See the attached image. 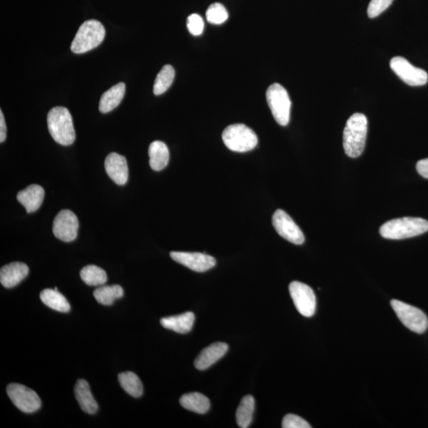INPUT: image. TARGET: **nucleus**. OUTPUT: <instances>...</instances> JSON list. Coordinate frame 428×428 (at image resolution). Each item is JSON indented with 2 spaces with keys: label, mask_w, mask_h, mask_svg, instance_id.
I'll return each mask as SVG.
<instances>
[{
  "label": "nucleus",
  "mask_w": 428,
  "mask_h": 428,
  "mask_svg": "<svg viewBox=\"0 0 428 428\" xmlns=\"http://www.w3.org/2000/svg\"><path fill=\"white\" fill-rule=\"evenodd\" d=\"M394 0H371L367 9V14L371 19L379 16L389 8Z\"/></svg>",
  "instance_id": "obj_30"
},
{
  "label": "nucleus",
  "mask_w": 428,
  "mask_h": 428,
  "mask_svg": "<svg viewBox=\"0 0 428 428\" xmlns=\"http://www.w3.org/2000/svg\"><path fill=\"white\" fill-rule=\"evenodd\" d=\"M75 396L82 410L86 413L96 414L98 411V404L94 398L89 384L84 379L78 381L75 385Z\"/></svg>",
  "instance_id": "obj_18"
},
{
  "label": "nucleus",
  "mask_w": 428,
  "mask_h": 428,
  "mask_svg": "<svg viewBox=\"0 0 428 428\" xmlns=\"http://www.w3.org/2000/svg\"><path fill=\"white\" fill-rule=\"evenodd\" d=\"M391 307L399 320L409 330L418 334H423L427 331L428 319L423 311L398 300H392Z\"/></svg>",
  "instance_id": "obj_7"
},
{
  "label": "nucleus",
  "mask_w": 428,
  "mask_h": 428,
  "mask_svg": "<svg viewBox=\"0 0 428 428\" xmlns=\"http://www.w3.org/2000/svg\"><path fill=\"white\" fill-rule=\"evenodd\" d=\"M195 320V314L192 312H186L178 316L162 318L161 324L167 330L180 334H185L191 331Z\"/></svg>",
  "instance_id": "obj_19"
},
{
  "label": "nucleus",
  "mask_w": 428,
  "mask_h": 428,
  "mask_svg": "<svg viewBox=\"0 0 428 428\" xmlns=\"http://www.w3.org/2000/svg\"><path fill=\"white\" fill-rule=\"evenodd\" d=\"M105 27L95 20L83 23L76 33L71 45V50L75 54H84L101 45L105 38Z\"/></svg>",
  "instance_id": "obj_4"
},
{
  "label": "nucleus",
  "mask_w": 428,
  "mask_h": 428,
  "mask_svg": "<svg viewBox=\"0 0 428 428\" xmlns=\"http://www.w3.org/2000/svg\"><path fill=\"white\" fill-rule=\"evenodd\" d=\"M186 26L190 33L195 36L201 35L204 31V21L198 14H192L187 17Z\"/></svg>",
  "instance_id": "obj_31"
},
{
  "label": "nucleus",
  "mask_w": 428,
  "mask_h": 428,
  "mask_svg": "<svg viewBox=\"0 0 428 428\" xmlns=\"http://www.w3.org/2000/svg\"><path fill=\"white\" fill-rule=\"evenodd\" d=\"M7 138V126L2 110H0V142L3 143Z\"/></svg>",
  "instance_id": "obj_34"
},
{
  "label": "nucleus",
  "mask_w": 428,
  "mask_h": 428,
  "mask_svg": "<svg viewBox=\"0 0 428 428\" xmlns=\"http://www.w3.org/2000/svg\"><path fill=\"white\" fill-rule=\"evenodd\" d=\"M47 124L56 142L64 146L74 143L75 133L73 117L67 108L57 107L51 109L47 116Z\"/></svg>",
  "instance_id": "obj_2"
},
{
  "label": "nucleus",
  "mask_w": 428,
  "mask_h": 428,
  "mask_svg": "<svg viewBox=\"0 0 428 428\" xmlns=\"http://www.w3.org/2000/svg\"><path fill=\"white\" fill-rule=\"evenodd\" d=\"M119 381L121 388L128 394L135 398L142 397L143 394V385L136 374L131 371L121 373L119 375Z\"/></svg>",
  "instance_id": "obj_26"
},
{
  "label": "nucleus",
  "mask_w": 428,
  "mask_h": 428,
  "mask_svg": "<svg viewBox=\"0 0 428 428\" xmlns=\"http://www.w3.org/2000/svg\"><path fill=\"white\" fill-rule=\"evenodd\" d=\"M45 191L42 186L33 184L17 193V199L26 208L28 214L37 211L44 200Z\"/></svg>",
  "instance_id": "obj_17"
},
{
  "label": "nucleus",
  "mask_w": 428,
  "mask_h": 428,
  "mask_svg": "<svg viewBox=\"0 0 428 428\" xmlns=\"http://www.w3.org/2000/svg\"><path fill=\"white\" fill-rule=\"evenodd\" d=\"M274 230L281 237L289 242L301 245L304 242V236L291 216L283 209L275 211L272 216Z\"/></svg>",
  "instance_id": "obj_11"
},
{
  "label": "nucleus",
  "mask_w": 428,
  "mask_h": 428,
  "mask_svg": "<svg viewBox=\"0 0 428 428\" xmlns=\"http://www.w3.org/2000/svg\"><path fill=\"white\" fill-rule=\"evenodd\" d=\"M28 266L24 263L15 262L9 263L0 271V281L6 288H13L19 285L29 274Z\"/></svg>",
  "instance_id": "obj_15"
},
{
  "label": "nucleus",
  "mask_w": 428,
  "mask_h": 428,
  "mask_svg": "<svg viewBox=\"0 0 428 428\" xmlns=\"http://www.w3.org/2000/svg\"><path fill=\"white\" fill-rule=\"evenodd\" d=\"M175 75V69L172 66H164L156 76L154 86V95L161 96L165 92L172 86Z\"/></svg>",
  "instance_id": "obj_28"
},
{
  "label": "nucleus",
  "mask_w": 428,
  "mask_h": 428,
  "mask_svg": "<svg viewBox=\"0 0 428 428\" xmlns=\"http://www.w3.org/2000/svg\"><path fill=\"white\" fill-rule=\"evenodd\" d=\"M255 406V399L251 395L245 396L240 401L236 413L237 423L239 427L247 428L251 425Z\"/></svg>",
  "instance_id": "obj_24"
},
{
  "label": "nucleus",
  "mask_w": 428,
  "mask_h": 428,
  "mask_svg": "<svg viewBox=\"0 0 428 428\" xmlns=\"http://www.w3.org/2000/svg\"><path fill=\"white\" fill-rule=\"evenodd\" d=\"M126 91V84L119 83L105 91L99 102V110L107 114L115 110L122 101Z\"/></svg>",
  "instance_id": "obj_20"
},
{
  "label": "nucleus",
  "mask_w": 428,
  "mask_h": 428,
  "mask_svg": "<svg viewBox=\"0 0 428 428\" xmlns=\"http://www.w3.org/2000/svg\"><path fill=\"white\" fill-rule=\"evenodd\" d=\"M222 140L228 149L236 152H249L258 144L256 133L244 124L228 126L222 133Z\"/></svg>",
  "instance_id": "obj_5"
},
{
  "label": "nucleus",
  "mask_w": 428,
  "mask_h": 428,
  "mask_svg": "<svg viewBox=\"0 0 428 428\" xmlns=\"http://www.w3.org/2000/svg\"><path fill=\"white\" fill-rule=\"evenodd\" d=\"M124 295V290L119 285L101 286L94 291L96 301L103 306H111L117 299Z\"/></svg>",
  "instance_id": "obj_25"
},
{
  "label": "nucleus",
  "mask_w": 428,
  "mask_h": 428,
  "mask_svg": "<svg viewBox=\"0 0 428 428\" xmlns=\"http://www.w3.org/2000/svg\"><path fill=\"white\" fill-rule=\"evenodd\" d=\"M228 17L226 8L221 3L210 5L207 11V19L211 24L220 25L224 23Z\"/></svg>",
  "instance_id": "obj_29"
},
{
  "label": "nucleus",
  "mask_w": 428,
  "mask_h": 428,
  "mask_svg": "<svg viewBox=\"0 0 428 428\" xmlns=\"http://www.w3.org/2000/svg\"><path fill=\"white\" fill-rule=\"evenodd\" d=\"M283 428H311L307 420L297 415L288 414L285 416L283 420Z\"/></svg>",
  "instance_id": "obj_32"
},
{
  "label": "nucleus",
  "mask_w": 428,
  "mask_h": 428,
  "mask_svg": "<svg viewBox=\"0 0 428 428\" xmlns=\"http://www.w3.org/2000/svg\"><path fill=\"white\" fill-rule=\"evenodd\" d=\"M416 170L421 177L428 179V158L418 161L416 163Z\"/></svg>",
  "instance_id": "obj_33"
},
{
  "label": "nucleus",
  "mask_w": 428,
  "mask_h": 428,
  "mask_svg": "<svg viewBox=\"0 0 428 428\" xmlns=\"http://www.w3.org/2000/svg\"><path fill=\"white\" fill-rule=\"evenodd\" d=\"M228 350V346L225 343L218 342L209 345L198 355L195 361V367L199 371H205L220 360Z\"/></svg>",
  "instance_id": "obj_16"
},
{
  "label": "nucleus",
  "mask_w": 428,
  "mask_h": 428,
  "mask_svg": "<svg viewBox=\"0 0 428 428\" xmlns=\"http://www.w3.org/2000/svg\"><path fill=\"white\" fill-rule=\"evenodd\" d=\"M368 131L367 117L355 113L350 117L344 131L345 154L350 158H357L364 151Z\"/></svg>",
  "instance_id": "obj_1"
},
{
  "label": "nucleus",
  "mask_w": 428,
  "mask_h": 428,
  "mask_svg": "<svg viewBox=\"0 0 428 428\" xmlns=\"http://www.w3.org/2000/svg\"><path fill=\"white\" fill-rule=\"evenodd\" d=\"M80 277L87 285L103 286L108 281L107 273L103 269L95 265H89L81 270Z\"/></svg>",
  "instance_id": "obj_27"
},
{
  "label": "nucleus",
  "mask_w": 428,
  "mask_h": 428,
  "mask_svg": "<svg viewBox=\"0 0 428 428\" xmlns=\"http://www.w3.org/2000/svg\"><path fill=\"white\" fill-rule=\"evenodd\" d=\"M390 68L404 83L413 87L427 83L428 75L425 70L416 68L406 58L395 57L390 61Z\"/></svg>",
  "instance_id": "obj_10"
},
{
  "label": "nucleus",
  "mask_w": 428,
  "mask_h": 428,
  "mask_svg": "<svg viewBox=\"0 0 428 428\" xmlns=\"http://www.w3.org/2000/svg\"><path fill=\"white\" fill-rule=\"evenodd\" d=\"M428 231V221L420 218L390 220L380 228L381 236L390 239H403L422 235Z\"/></svg>",
  "instance_id": "obj_3"
},
{
  "label": "nucleus",
  "mask_w": 428,
  "mask_h": 428,
  "mask_svg": "<svg viewBox=\"0 0 428 428\" xmlns=\"http://www.w3.org/2000/svg\"><path fill=\"white\" fill-rule=\"evenodd\" d=\"M7 392L11 401L22 413H33L38 411L42 407V401L37 392L25 385L10 384Z\"/></svg>",
  "instance_id": "obj_8"
},
{
  "label": "nucleus",
  "mask_w": 428,
  "mask_h": 428,
  "mask_svg": "<svg viewBox=\"0 0 428 428\" xmlns=\"http://www.w3.org/2000/svg\"><path fill=\"white\" fill-rule=\"evenodd\" d=\"M172 259L180 263L193 272H205L216 265V260L213 256L199 252L172 251Z\"/></svg>",
  "instance_id": "obj_13"
},
{
  "label": "nucleus",
  "mask_w": 428,
  "mask_h": 428,
  "mask_svg": "<svg viewBox=\"0 0 428 428\" xmlns=\"http://www.w3.org/2000/svg\"><path fill=\"white\" fill-rule=\"evenodd\" d=\"M105 169L116 184L125 185L128 179V168L125 156L112 152L105 158Z\"/></svg>",
  "instance_id": "obj_14"
},
{
  "label": "nucleus",
  "mask_w": 428,
  "mask_h": 428,
  "mask_svg": "<svg viewBox=\"0 0 428 428\" xmlns=\"http://www.w3.org/2000/svg\"><path fill=\"white\" fill-rule=\"evenodd\" d=\"M149 165L156 172L165 168L169 162L168 146L160 140L152 142L149 148Z\"/></svg>",
  "instance_id": "obj_21"
},
{
  "label": "nucleus",
  "mask_w": 428,
  "mask_h": 428,
  "mask_svg": "<svg viewBox=\"0 0 428 428\" xmlns=\"http://www.w3.org/2000/svg\"><path fill=\"white\" fill-rule=\"evenodd\" d=\"M289 290L298 312L306 318L313 316L316 307V299L313 289L307 284L295 281L290 284Z\"/></svg>",
  "instance_id": "obj_9"
},
{
  "label": "nucleus",
  "mask_w": 428,
  "mask_h": 428,
  "mask_svg": "<svg viewBox=\"0 0 428 428\" xmlns=\"http://www.w3.org/2000/svg\"><path fill=\"white\" fill-rule=\"evenodd\" d=\"M79 220L71 210L63 209L58 213L52 225L54 236L64 242H71L78 237Z\"/></svg>",
  "instance_id": "obj_12"
},
{
  "label": "nucleus",
  "mask_w": 428,
  "mask_h": 428,
  "mask_svg": "<svg viewBox=\"0 0 428 428\" xmlns=\"http://www.w3.org/2000/svg\"><path fill=\"white\" fill-rule=\"evenodd\" d=\"M40 298L46 307L57 312L68 313L71 309L66 297L58 290L45 289L40 292Z\"/></svg>",
  "instance_id": "obj_23"
},
{
  "label": "nucleus",
  "mask_w": 428,
  "mask_h": 428,
  "mask_svg": "<svg viewBox=\"0 0 428 428\" xmlns=\"http://www.w3.org/2000/svg\"><path fill=\"white\" fill-rule=\"evenodd\" d=\"M179 402L184 408L198 414L207 413L210 408L209 399L199 392L184 394L181 397Z\"/></svg>",
  "instance_id": "obj_22"
},
{
  "label": "nucleus",
  "mask_w": 428,
  "mask_h": 428,
  "mask_svg": "<svg viewBox=\"0 0 428 428\" xmlns=\"http://www.w3.org/2000/svg\"><path fill=\"white\" fill-rule=\"evenodd\" d=\"M267 101L275 121L280 126L289 124L290 119L291 101L288 92L279 84L268 87Z\"/></svg>",
  "instance_id": "obj_6"
}]
</instances>
